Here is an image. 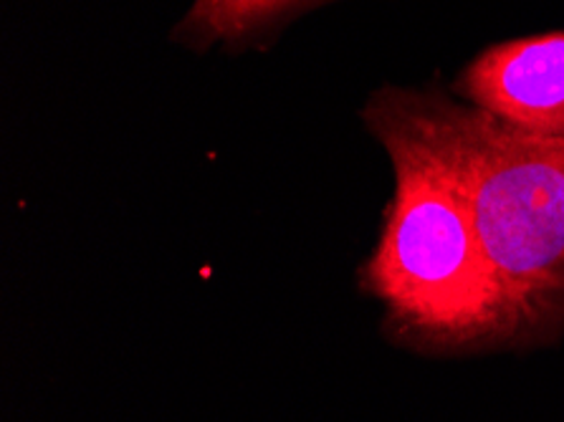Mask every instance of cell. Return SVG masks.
Instances as JSON below:
<instances>
[{
    "instance_id": "obj_1",
    "label": "cell",
    "mask_w": 564,
    "mask_h": 422,
    "mask_svg": "<svg viewBox=\"0 0 564 422\" xmlns=\"http://www.w3.org/2000/svg\"><path fill=\"white\" fill-rule=\"evenodd\" d=\"M453 107L443 94L382 86L362 109L395 172L365 283L403 337L433 349L507 339L460 170Z\"/></svg>"
},
{
    "instance_id": "obj_2",
    "label": "cell",
    "mask_w": 564,
    "mask_h": 422,
    "mask_svg": "<svg viewBox=\"0 0 564 422\" xmlns=\"http://www.w3.org/2000/svg\"><path fill=\"white\" fill-rule=\"evenodd\" d=\"M478 244L507 339L564 322V140L521 132L476 107H453Z\"/></svg>"
},
{
    "instance_id": "obj_4",
    "label": "cell",
    "mask_w": 564,
    "mask_h": 422,
    "mask_svg": "<svg viewBox=\"0 0 564 422\" xmlns=\"http://www.w3.org/2000/svg\"><path fill=\"white\" fill-rule=\"evenodd\" d=\"M304 3L310 0H193L191 11L177 23L175 39L198 51L216 43L234 46L256 39Z\"/></svg>"
},
{
    "instance_id": "obj_3",
    "label": "cell",
    "mask_w": 564,
    "mask_h": 422,
    "mask_svg": "<svg viewBox=\"0 0 564 422\" xmlns=\"http://www.w3.org/2000/svg\"><path fill=\"white\" fill-rule=\"evenodd\" d=\"M456 89L471 107L521 132L564 140V31L481 51Z\"/></svg>"
}]
</instances>
